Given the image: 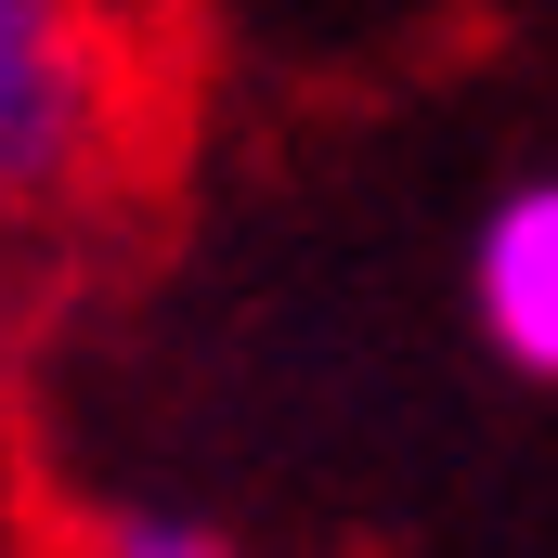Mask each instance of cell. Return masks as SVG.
<instances>
[{"label":"cell","mask_w":558,"mask_h":558,"mask_svg":"<svg viewBox=\"0 0 558 558\" xmlns=\"http://www.w3.org/2000/svg\"><path fill=\"white\" fill-rule=\"evenodd\" d=\"M468 299H481V338H494L520 377H558V169L520 182V195L481 221Z\"/></svg>","instance_id":"cell-2"},{"label":"cell","mask_w":558,"mask_h":558,"mask_svg":"<svg viewBox=\"0 0 558 558\" xmlns=\"http://www.w3.org/2000/svg\"><path fill=\"white\" fill-rule=\"evenodd\" d=\"M143 143V52L118 0H0V208L78 221Z\"/></svg>","instance_id":"cell-1"},{"label":"cell","mask_w":558,"mask_h":558,"mask_svg":"<svg viewBox=\"0 0 558 558\" xmlns=\"http://www.w3.org/2000/svg\"><path fill=\"white\" fill-rule=\"evenodd\" d=\"M0 416H13V299H0Z\"/></svg>","instance_id":"cell-3"}]
</instances>
